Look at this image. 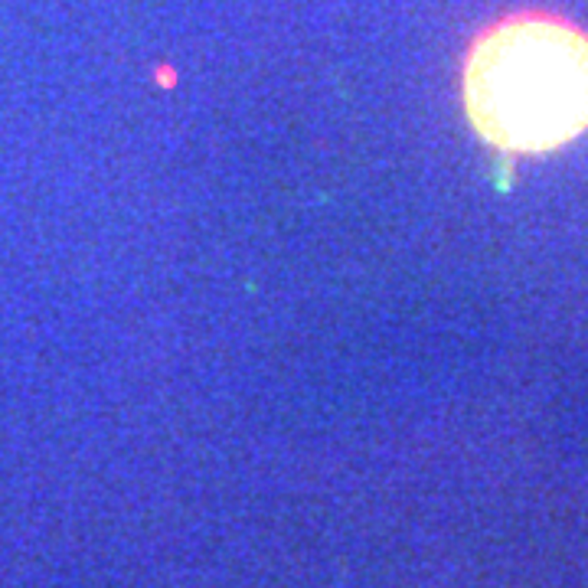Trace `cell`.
Listing matches in <instances>:
<instances>
[{
	"label": "cell",
	"instance_id": "1",
	"mask_svg": "<svg viewBox=\"0 0 588 588\" xmlns=\"http://www.w3.org/2000/svg\"><path fill=\"white\" fill-rule=\"evenodd\" d=\"M465 108L480 138L539 154L588 128V36L559 16L500 20L467 53Z\"/></svg>",
	"mask_w": 588,
	"mask_h": 588
}]
</instances>
